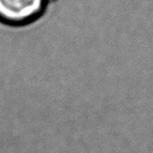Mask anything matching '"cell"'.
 <instances>
[{
  "mask_svg": "<svg viewBox=\"0 0 153 153\" xmlns=\"http://www.w3.org/2000/svg\"><path fill=\"white\" fill-rule=\"evenodd\" d=\"M55 1H57V0H45L46 4H47V3H53V2H55Z\"/></svg>",
  "mask_w": 153,
  "mask_h": 153,
  "instance_id": "2",
  "label": "cell"
},
{
  "mask_svg": "<svg viewBox=\"0 0 153 153\" xmlns=\"http://www.w3.org/2000/svg\"><path fill=\"white\" fill-rule=\"evenodd\" d=\"M46 7L45 0H0V22L25 25L37 20Z\"/></svg>",
  "mask_w": 153,
  "mask_h": 153,
  "instance_id": "1",
  "label": "cell"
}]
</instances>
